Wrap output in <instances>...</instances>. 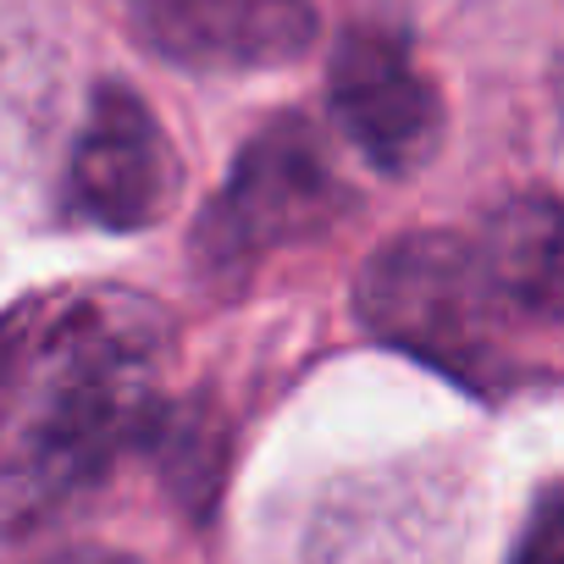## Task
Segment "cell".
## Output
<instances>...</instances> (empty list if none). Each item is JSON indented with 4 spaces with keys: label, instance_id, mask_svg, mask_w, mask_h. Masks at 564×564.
<instances>
[{
    "label": "cell",
    "instance_id": "6da1fadb",
    "mask_svg": "<svg viewBox=\"0 0 564 564\" xmlns=\"http://www.w3.org/2000/svg\"><path fill=\"white\" fill-rule=\"evenodd\" d=\"M360 322L476 399L564 382V205L520 194L470 232H410L371 254Z\"/></svg>",
    "mask_w": 564,
    "mask_h": 564
},
{
    "label": "cell",
    "instance_id": "ba28073f",
    "mask_svg": "<svg viewBox=\"0 0 564 564\" xmlns=\"http://www.w3.org/2000/svg\"><path fill=\"white\" fill-rule=\"evenodd\" d=\"M509 564H564V481L542 487Z\"/></svg>",
    "mask_w": 564,
    "mask_h": 564
},
{
    "label": "cell",
    "instance_id": "9c48e42d",
    "mask_svg": "<svg viewBox=\"0 0 564 564\" xmlns=\"http://www.w3.org/2000/svg\"><path fill=\"white\" fill-rule=\"evenodd\" d=\"M45 564H133V558L100 553V547H73V553H56V558H45Z\"/></svg>",
    "mask_w": 564,
    "mask_h": 564
},
{
    "label": "cell",
    "instance_id": "52a82bcc",
    "mask_svg": "<svg viewBox=\"0 0 564 564\" xmlns=\"http://www.w3.org/2000/svg\"><path fill=\"white\" fill-rule=\"evenodd\" d=\"M144 45L188 73H271L316 45L311 0H128Z\"/></svg>",
    "mask_w": 564,
    "mask_h": 564
},
{
    "label": "cell",
    "instance_id": "3957f363",
    "mask_svg": "<svg viewBox=\"0 0 564 564\" xmlns=\"http://www.w3.org/2000/svg\"><path fill=\"white\" fill-rule=\"evenodd\" d=\"M349 205L322 139L300 117H276L232 161L227 188L194 227V260L205 276H238L254 260L327 232Z\"/></svg>",
    "mask_w": 564,
    "mask_h": 564
},
{
    "label": "cell",
    "instance_id": "7a4b0ae2",
    "mask_svg": "<svg viewBox=\"0 0 564 564\" xmlns=\"http://www.w3.org/2000/svg\"><path fill=\"white\" fill-rule=\"evenodd\" d=\"M161 360L166 322L128 289H73L12 311L0 371V498L12 531L111 470L155 410Z\"/></svg>",
    "mask_w": 564,
    "mask_h": 564
},
{
    "label": "cell",
    "instance_id": "8992f818",
    "mask_svg": "<svg viewBox=\"0 0 564 564\" xmlns=\"http://www.w3.org/2000/svg\"><path fill=\"white\" fill-rule=\"evenodd\" d=\"M327 100L349 144L388 177H410L443 139V100L415 67V51L388 23H360L338 40Z\"/></svg>",
    "mask_w": 564,
    "mask_h": 564
},
{
    "label": "cell",
    "instance_id": "277c9868",
    "mask_svg": "<svg viewBox=\"0 0 564 564\" xmlns=\"http://www.w3.org/2000/svg\"><path fill=\"white\" fill-rule=\"evenodd\" d=\"M305 564H465V492L437 465L349 476L322 498Z\"/></svg>",
    "mask_w": 564,
    "mask_h": 564
},
{
    "label": "cell",
    "instance_id": "5b68a950",
    "mask_svg": "<svg viewBox=\"0 0 564 564\" xmlns=\"http://www.w3.org/2000/svg\"><path fill=\"white\" fill-rule=\"evenodd\" d=\"M183 188L177 150L161 117L128 84H100L62 177V216L100 232L155 227Z\"/></svg>",
    "mask_w": 564,
    "mask_h": 564
}]
</instances>
